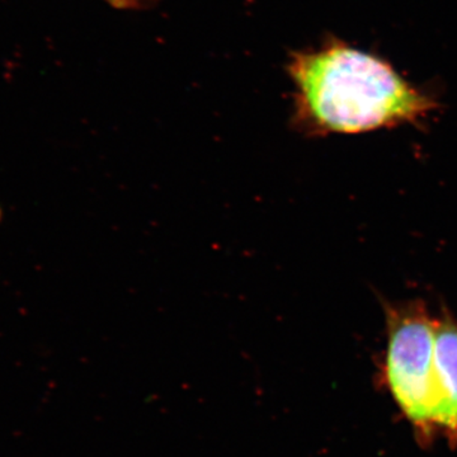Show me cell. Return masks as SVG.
Segmentation results:
<instances>
[{"label": "cell", "instance_id": "6da1fadb", "mask_svg": "<svg viewBox=\"0 0 457 457\" xmlns=\"http://www.w3.org/2000/svg\"><path fill=\"white\" fill-rule=\"evenodd\" d=\"M290 74L296 89L295 128L308 137L417 125L436 108L392 66L343 45L299 54Z\"/></svg>", "mask_w": 457, "mask_h": 457}, {"label": "cell", "instance_id": "7a4b0ae2", "mask_svg": "<svg viewBox=\"0 0 457 457\" xmlns=\"http://www.w3.org/2000/svg\"><path fill=\"white\" fill-rule=\"evenodd\" d=\"M383 378L396 407L428 446L438 433L441 394L435 365V318L422 300L384 302Z\"/></svg>", "mask_w": 457, "mask_h": 457}, {"label": "cell", "instance_id": "3957f363", "mask_svg": "<svg viewBox=\"0 0 457 457\" xmlns=\"http://www.w3.org/2000/svg\"><path fill=\"white\" fill-rule=\"evenodd\" d=\"M435 365L441 394L438 433L457 446V319L447 309L435 318Z\"/></svg>", "mask_w": 457, "mask_h": 457}, {"label": "cell", "instance_id": "277c9868", "mask_svg": "<svg viewBox=\"0 0 457 457\" xmlns=\"http://www.w3.org/2000/svg\"><path fill=\"white\" fill-rule=\"evenodd\" d=\"M107 2H110L114 7L131 8L139 5L143 0H107Z\"/></svg>", "mask_w": 457, "mask_h": 457}]
</instances>
